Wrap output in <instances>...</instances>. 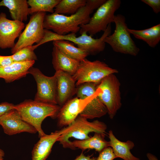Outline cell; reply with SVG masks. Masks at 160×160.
Instances as JSON below:
<instances>
[{
  "label": "cell",
  "instance_id": "1",
  "mask_svg": "<svg viewBox=\"0 0 160 160\" xmlns=\"http://www.w3.org/2000/svg\"><path fill=\"white\" fill-rule=\"evenodd\" d=\"M106 0H87L86 5L70 16L53 13L46 15L43 23L44 28L52 30L59 35L76 33L79 31L80 26L89 21L90 15Z\"/></svg>",
  "mask_w": 160,
  "mask_h": 160
},
{
  "label": "cell",
  "instance_id": "2",
  "mask_svg": "<svg viewBox=\"0 0 160 160\" xmlns=\"http://www.w3.org/2000/svg\"><path fill=\"white\" fill-rule=\"evenodd\" d=\"M61 107L57 105L27 100L15 105L14 108L23 120L36 129L40 138L46 135L41 128L43 121L48 117L56 118Z\"/></svg>",
  "mask_w": 160,
  "mask_h": 160
},
{
  "label": "cell",
  "instance_id": "3",
  "mask_svg": "<svg viewBox=\"0 0 160 160\" xmlns=\"http://www.w3.org/2000/svg\"><path fill=\"white\" fill-rule=\"evenodd\" d=\"M111 24L108 26L102 36L99 38L94 39L86 33H83L81 35L77 37L75 33H69L65 35H59L50 30L44 29V37L38 44V47L40 45L50 41L59 40H64L71 41L76 44L78 47L87 52L89 55H95L103 51L105 49V37L111 34Z\"/></svg>",
  "mask_w": 160,
  "mask_h": 160
},
{
  "label": "cell",
  "instance_id": "4",
  "mask_svg": "<svg viewBox=\"0 0 160 160\" xmlns=\"http://www.w3.org/2000/svg\"><path fill=\"white\" fill-rule=\"evenodd\" d=\"M87 119L79 115L70 125L62 128V134L58 138L59 141L64 148L74 150L71 145L70 138L82 140L90 137L89 134L92 132L105 134L107 128L104 122L96 120L88 121Z\"/></svg>",
  "mask_w": 160,
  "mask_h": 160
},
{
  "label": "cell",
  "instance_id": "5",
  "mask_svg": "<svg viewBox=\"0 0 160 160\" xmlns=\"http://www.w3.org/2000/svg\"><path fill=\"white\" fill-rule=\"evenodd\" d=\"M113 23L115 24L114 31L105 37V42L116 52L137 56L140 49L130 36L125 17L121 14L115 15Z\"/></svg>",
  "mask_w": 160,
  "mask_h": 160
},
{
  "label": "cell",
  "instance_id": "6",
  "mask_svg": "<svg viewBox=\"0 0 160 160\" xmlns=\"http://www.w3.org/2000/svg\"><path fill=\"white\" fill-rule=\"evenodd\" d=\"M121 3L120 0H106L97 9L87 23L80 26V33H88L92 36L101 31L104 32L109 24L113 23L114 13Z\"/></svg>",
  "mask_w": 160,
  "mask_h": 160
},
{
  "label": "cell",
  "instance_id": "7",
  "mask_svg": "<svg viewBox=\"0 0 160 160\" xmlns=\"http://www.w3.org/2000/svg\"><path fill=\"white\" fill-rule=\"evenodd\" d=\"M119 80L114 74L109 75L97 84V96L106 107L109 116L113 119L121 106Z\"/></svg>",
  "mask_w": 160,
  "mask_h": 160
},
{
  "label": "cell",
  "instance_id": "8",
  "mask_svg": "<svg viewBox=\"0 0 160 160\" xmlns=\"http://www.w3.org/2000/svg\"><path fill=\"white\" fill-rule=\"evenodd\" d=\"M105 62L96 60L91 61L86 58L80 62L78 68L72 76L77 87L86 82L98 84L106 76L118 73Z\"/></svg>",
  "mask_w": 160,
  "mask_h": 160
},
{
  "label": "cell",
  "instance_id": "9",
  "mask_svg": "<svg viewBox=\"0 0 160 160\" xmlns=\"http://www.w3.org/2000/svg\"><path fill=\"white\" fill-rule=\"evenodd\" d=\"M46 15V12H38L31 15L17 41L11 49L12 54L24 47L33 45L35 43L38 44L41 41L44 35L43 23Z\"/></svg>",
  "mask_w": 160,
  "mask_h": 160
},
{
  "label": "cell",
  "instance_id": "10",
  "mask_svg": "<svg viewBox=\"0 0 160 160\" xmlns=\"http://www.w3.org/2000/svg\"><path fill=\"white\" fill-rule=\"evenodd\" d=\"M28 73L31 74L37 84V92L34 100L39 102L57 105L56 100L57 79L54 75L48 76L38 68L31 67Z\"/></svg>",
  "mask_w": 160,
  "mask_h": 160
},
{
  "label": "cell",
  "instance_id": "11",
  "mask_svg": "<svg viewBox=\"0 0 160 160\" xmlns=\"http://www.w3.org/2000/svg\"><path fill=\"white\" fill-rule=\"evenodd\" d=\"M23 22L7 18L6 14L0 13V49L12 48L15 41L25 28Z\"/></svg>",
  "mask_w": 160,
  "mask_h": 160
},
{
  "label": "cell",
  "instance_id": "12",
  "mask_svg": "<svg viewBox=\"0 0 160 160\" xmlns=\"http://www.w3.org/2000/svg\"><path fill=\"white\" fill-rule=\"evenodd\" d=\"M0 125L4 132L9 135L23 132L31 134L37 132L34 127L21 119L14 109L8 111L0 118Z\"/></svg>",
  "mask_w": 160,
  "mask_h": 160
},
{
  "label": "cell",
  "instance_id": "13",
  "mask_svg": "<svg viewBox=\"0 0 160 160\" xmlns=\"http://www.w3.org/2000/svg\"><path fill=\"white\" fill-rule=\"evenodd\" d=\"M54 75L57 79V102L61 107L76 94V82L72 76L64 71H56Z\"/></svg>",
  "mask_w": 160,
  "mask_h": 160
},
{
  "label": "cell",
  "instance_id": "14",
  "mask_svg": "<svg viewBox=\"0 0 160 160\" xmlns=\"http://www.w3.org/2000/svg\"><path fill=\"white\" fill-rule=\"evenodd\" d=\"M62 129L40 138L31 152V160H46L51 152L52 146L62 134Z\"/></svg>",
  "mask_w": 160,
  "mask_h": 160
},
{
  "label": "cell",
  "instance_id": "15",
  "mask_svg": "<svg viewBox=\"0 0 160 160\" xmlns=\"http://www.w3.org/2000/svg\"><path fill=\"white\" fill-rule=\"evenodd\" d=\"M35 63L34 61L14 62L9 66L0 67V78L3 79L6 82L8 83L25 77Z\"/></svg>",
  "mask_w": 160,
  "mask_h": 160
},
{
  "label": "cell",
  "instance_id": "16",
  "mask_svg": "<svg viewBox=\"0 0 160 160\" xmlns=\"http://www.w3.org/2000/svg\"><path fill=\"white\" fill-rule=\"evenodd\" d=\"M52 64L56 71H61L72 76L76 72L80 61L71 58L53 46L52 52Z\"/></svg>",
  "mask_w": 160,
  "mask_h": 160
},
{
  "label": "cell",
  "instance_id": "17",
  "mask_svg": "<svg viewBox=\"0 0 160 160\" xmlns=\"http://www.w3.org/2000/svg\"><path fill=\"white\" fill-rule=\"evenodd\" d=\"M110 139L109 146L111 147L117 158L124 160H140V159L134 156L130 150L135 146L133 142L128 140L126 142L120 141L115 136L112 130L109 131Z\"/></svg>",
  "mask_w": 160,
  "mask_h": 160
},
{
  "label": "cell",
  "instance_id": "18",
  "mask_svg": "<svg viewBox=\"0 0 160 160\" xmlns=\"http://www.w3.org/2000/svg\"><path fill=\"white\" fill-rule=\"evenodd\" d=\"M105 134L95 132L94 135L82 140H74L71 141V145L74 150L78 148L82 151L87 149H95L99 153L109 146V141L105 139Z\"/></svg>",
  "mask_w": 160,
  "mask_h": 160
},
{
  "label": "cell",
  "instance_id": "19",
  "mask_svg": "<svg viewBox=\"0 0 160 160\" xmlns=\"http://www.w3.org/2000/svg\"><path fill=\"white\" fill-rule=\"evenodd\" d=\"M8 9L13 20L21 22L26 21L29 14V5L26 0H3L0 2V7Z\"/></svg>",
  "mask_w": 160,
  "mask_h": 160
},
{
  "label": "cell",
  "instance_id": "20",
  "mask_svg": "<svg viewBox=\"0 0 160 160\" xmlns=\"http://www.w3.org/2000/svg\"><path fill=\"white\" fill-rule=\"evenodd\" d=\"M128 30L135 38L144 41L151 47H155L160 41V24L143 30Z\"/></svg>",
  "mask_w": 160,
  "mask_h": 160
},
{
  "label": "cell",
  "instance_id": "21",
  "mask_svg": "<svg viewBox=\"0 0 160 160\" xmlns=\"http://www.w3.org/2000/svg\"><path fill=\"white\" fill-rule=\"evenodd\" d=\"M53 46L67 56L80 61L89 55L84 50L76 47L70 41L64 40L53 41Z\"/></svg>",
  "mask_w": 160,
  "mask_h": 160
},
{
  "label": "cell",
  "instance_id": "22",
  "mask_svg": "<svg viewBox=\"0 0 160 160\" xmlns=\"http://www.w3.org/2000/svg\"><path fill=\"white\" fill-rule=\"evenodd\" d=\"M87 0H61L55 6L54 13L63 15L73 14L86 5Z\"/></svg>",
  "mask_w": 160,
  "mask_h": 160
},
{
  "label": "cell",
  "instance_id": "23",
  "mask_svg": "<svg viewBox=\"0 0 160 160\" xmlns=\"http://www.w3.org/2000/svg\"><path fill=\"white\" fill-rule=\"evenodd\" d=\"M61 0H28V4L30 7L29 15L38 12H54L55 6Z\"/></svg>",
  "mask_w": 160,
  "mask_h": 160
},
{
  "label": "cell",
  "instance_id": "24",
  "mask_svg": "<svg viewBox=\"0 0 160 160\" xmlns=\"http://www.w3.org/2000/svg\"><path fill=\"white\" fill-rule=\"evenodd\" d=\"M37 47L36 45L24 47L11 55L14 62L35 61L37 58L34 50Z\"/></svg>",
  "mask_w": 160,
  "mask_h": 160
},
{
  "label": "cell",
  "instance_id": "25",
  "mask_svg": "<svg viewBox=\"0 0 160 160\" xmlns=\"http://www.w3.org/2000/svg\"><path fill=\"white\" fill-rule=\"evenodd\" d=\"M117 158L112 148L108 147L99 153L96 160H113Z\"/></svg>",
  "mask_w": 160,
  "mask_h": 160
},
{
  "label": "cell",
  "instance_id": "26",
  "mask_svg": "<svg viewBox=\"0 0 160 160\" xmlns=\"http://www.w3.org/2000/svg\"><path fill=\"white\" fill-rule=\"evenodd\" d=\"M141 1L151 7L153 12L158 14L160 12V0H141Z\"/></svg>",
  "mask_w": 160,
  "mask_h": 160
},
{
  "label": "cell",
  "instance_id": "27",
  "mask_svg": "<svg viewBox=\"0 0 160 160\" xmlns=\"http://www.w3.org/2000/svg\"><path fill=\"white\" fill-rule=\"evenodd\" d=\"M14 105L7 102L0 103V118L8 111L14 109Z\"/></svg>",
  "mask_w": 160,
  "mask_h": 160
},
{
  "label": "cell",
  "instance_id": "28",
  "mask_svg": "<svg viewBox=\"0 0 160 160\" xmlns=\"http://www.w3.org/2000/svg\"><path fill=\"white\" fill-rule=\"evenodd\" d=\"M14 63L11 55L2 56L0 55V67L9 66Z\"/></svg>",
  "mask_w": 160,
  "mask_h": 160
},
{
  "label": "cell",
  "instance_id": "29",
  "mask_svg": "<svg viewBox=\"0 0 160 160\" xmlns=\"http://www.w3.org/2000/svg\"><path fill=\"white\" fill-rule=\"evenodd\" d=\"M96 157H92L91 156H86L82 152L79 155L73 160H96Z\"/></svg>",
  "mask_w": 160,
  "mask_h": 160
},
{
  "label": "cell",
  "instance_id": "30",
  "mask_svg": "<svg viewBox=\"0 0 160 160\" xmlns=\"http://www.w3.org/2000/svg\"><path fill=\"white\" fill-rule=\"evenodd\" d=\"M146 156L148 160H159L156 156L150 153H147Z\"/></svg>",
  "mask_w": 160,
  "mask_h": 160
},
{
  "label": "cell",
  "instance_id": "31",
  "mask_svg": "<svg viewBox=\"0 0 160 160\" xmlns=\"http://www.w3.org/2000/svg\"><path fill=\"white\" fill-rule=\"evenodd\" d=\"M5 153L4 151L0 148V160H4Z\"/></svg>",
  "mask_w": 160,
  "mask_h": 160
}]
</instances>
